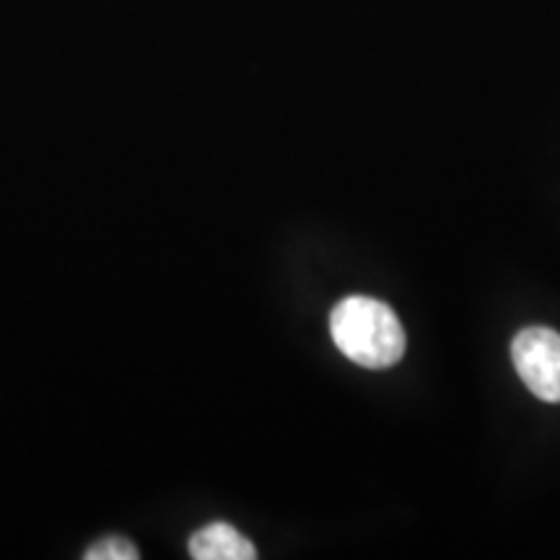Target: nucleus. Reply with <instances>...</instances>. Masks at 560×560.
I'll use <instances>...</instances> for the list:
<instances>
[{
    "label": "nucleus",
    "mask_w": 560,
    "mask_h": 560,
    "mask_svg": "<svg viewBox=\"0 0 560 560\" xmlns=\"http://www.w3.org/2000/svg\"><path fill=\"white\" fill-rule=\"evenodd\" d=\"M330 335L348 361L363 369H389L405 355V330L380 299L348 296L330 314Z\"/></svg>",
    "instance_id": "nucleus-1"
},
{
    "label": "nucleus",
    "mask_w": 560,
    "mask_h": 560,
    "mask_svg": "<svg viewBox=\"0 0 560 560\" xmlns=\"http://www.w3.org/2000/svg\"><path fill=\"white\" fill-rule=\"evenodd\" d=\"M511 359L537 400L560 402V332L550 327H527L511 342Z\"/></svg>",
    "instance_id": "nucleus-2"
},
{
    "label": "nucleus",
    "mask_w": 560,
    "mask_h": 560,
    "mask_svg": "<svg viewBox=\"0 0 560 560\" xmlns=\"http://www.w3.org/2000/svg\"><path fill=\"white\" fill-rule=\"evenodd\" d=\"M195 560H255L257 550L240 529L226 522H213L190 537Z\"/></svg>",
    "instance_id": "nucleus-3"
},
{
    "label": "nucleus",
    "mask_w": 560,
    "mask_h": 560,
    "mask_svg": "<svg viewBox=\"0 0 560 560\" xmlns=\"http://www.w3.org/2000/svg\"><path fill=\"white\" fill-rule=\"evenodd\" d=\"M83 558L86 560H138L140 552L128 537L112 535L91 545V548L83 552Z\"/></svg>",
    "instance_id": "nucleus-4"
}]
</instances>
